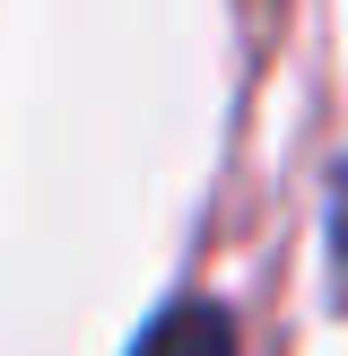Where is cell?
<instances>
[{"label": "cell", "mask_w": 348, "mask_h": 356, "mask_svg": "<svg viewBox=\"0 0 348 356\" xmlns=\"http://www.w3.org/2000/svg\"><path fill=\"white\" fill-rule=\"evenodd\" d=\"M131 356H235V322H226V305H209V296H183V305H166L139 330Z\"/></svg>", "instance_id": "1"}, {"label": "cell", "mask_w": 348, "mask_h": 356, "mask_svg": "<svg viewBox=\"0 0 348 356\" xmlns=\"http://www.w3.org/2000/svg\"><path fill=\"white\" fill-rule=\"evenodd\" d=\"M331 252H340V305H348V165L331 183Z\"/></svg>", "instance_id": "2"}]
</instances>
